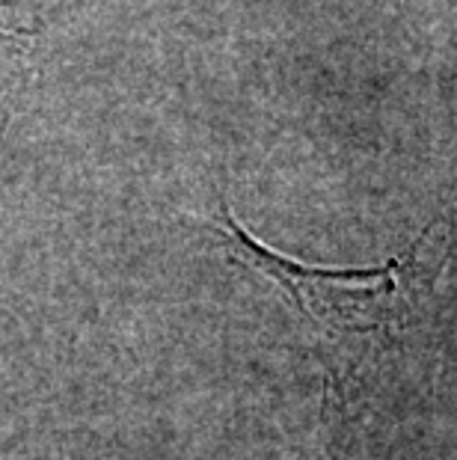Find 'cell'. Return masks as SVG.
Listing matches in <instances>:
<instances>
[{"mask_svg": "<svg viewBox=\"0 0 457 460\" xmlns=\"http://www.w3.org/2000/svg\"><path fill=\"white\" fill-rule=\"evenodd\" d=\"M229 256L261 277L274 279L327 336H368L404 324L440 282L449 264L443 226H427L401 256L374 268H318L288 259L256 241L226 205L211 220Z\"/></svg>", "mask_w": 457, "mask_h": 460, "instance_id": "6da1fadb", "label": "cell"}]
</instances>
